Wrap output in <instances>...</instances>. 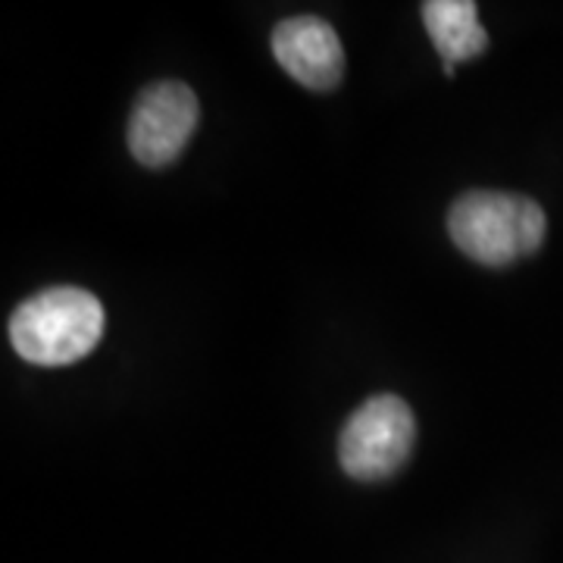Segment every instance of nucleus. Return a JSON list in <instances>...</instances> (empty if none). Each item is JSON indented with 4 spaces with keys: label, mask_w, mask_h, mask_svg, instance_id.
Masks as SVG:
<instances>
[{
    "label": "nucleus",
    "mask_w": 563,
    "mask_h": 563,
    "mask_svg": "<svg viewBox=\"0 0 563 563\" xmlns=\"http://www.w3.org/2000/svg\"><path fill=\"white\" fill-rule=\"evenodd\" d=\"M103 335V307L85 288H47L16 307L10 342L22 361L66 366L88 357Z\"/></svg>",
    "instance_id": "nucleus-1"
},
{
    "label": "nucleus",
    "mask_w": 563,
    "mask_h": 563,
    "mask_svg": "<svg viewBox=\"0 0 563 563\" xmlns=\"http://www.w3.org/2000/svg\"><path fill=\"white\" fill-rule=\"evenodd\" d=\"M544 210L526 195L466 191L448 213L451 242L483 266H510L544 242Z\"/></svg>",
    "instance_id": "nucleus-2"
},
{
    "label": "nucleus",
    "mask_w": 563,
    "mask_h": 563,
    "mask_svg": "<svg viewBox=\"0 0 563 563\" xmlns=\"http://www.w3.org/2000/svg\"><path fill=\"white\" fill-rule=\"evenodd\" d=\"M417 439L413 410L395 395H376L354 410V417L344 422L339 439V461L344 473L379 483L401 470Z\"/></svg>",
    "instance_id": "nucleus-3"
},
{
    "label": "nucleus",
    "mask_w": 563,
    "mask_h": 563,
    "mask_svg": "<svg viewBox=\"0 0 563 563\" xmlns=\"http://www.w3.org/2000/svg\"><path fill=\"white\" fill-rule=\"evenodd\" d=\"M198 98L181 81H157L144 88L129 117V151L151 169L179 161L198 125Z\"/></svg>",
    "instance_id": "nucleus-4"
},
{
    "label": "nucleus",
    "mask_w": 563,
    "mask_h": 563,
    "mask_svg": "<svg viewBox=\"0 0 563 563\" xmlns=\"http://www.w3.org/2000/svg\"><path fill=\"white\" fill-rule=\"evenodd\" d=\"M273 54L282 69L310 91H329L342 81V41L320 16L282 20L273 32Z\"/></svg>",
    "instance_id": "nucleus-5"
},
{
    "label": "nucleus",
    "mask_w": 563,
    "mask_h": 563,
    "mask_svg": "<svg viewBox=\"0 0 563 563\" xmlns=\"http://www.w3.org/2000/svg\"><path fill=\"white\" fill-rule=\"evenodd\" d=\"M422 22L444 66L473 60L488 47V32L479 25L473 0H429L422 3Z\"/></svg>",
    "instance_id": "nucleus-6"
}]
</instances>
